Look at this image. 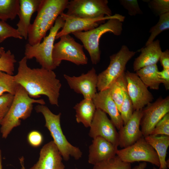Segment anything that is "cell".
<instances>
[{"label": "cell", "mask_w": 169, "mask_h": 169, "mask_svg": "<svg viewBox=\"0 0 169 169\" xmlns=\"http://www.w3.org/2000/svg\"><path fill=\"white\" fill-rule=\"evenodd\" d=\"M24 56L18 62L15 81L22 86L32 98L47 96L51 105L58 106L61 84L53 70L43 68L31 69Z\"/></svg>", "instance_id": "6da1fadb"}, {"label": "cell", "mask_w": 169, "mask_h": 169, "mask_svg": "<svg viewBox=\"0 0 169 169\" xmlns=\"http://www.w3.org/2000/svg\"><path fill=\"white\" fill-rule=\"evenodd\" d=\"M68 0H41L37 15L29 26L28 44L34 45L39 44L45 37L57 18L66 8Z\"/></svg>", "instance_id": "7a4b0ae2"}, {"label": "cell", "mask_w": 169, "mask_h": 169, "mask_svg": "<svg viewBox=\"0 0 169 169\" xmlns=\"http://www.w3.org/2000/svg\"><path fill=\"white\" fill-rule=\"evenodd\" d=\"M33 103L43 105L45 104L43 99L36 100L31 98L25 89L19 85L11 106L0 124L3 138H6L13 128L20 125L21 120H25L30 116Z\"/></svg>", "instance_id": "3957f363"}, {"label": "cell", "mask_w": 169, "mask_h": 169, "mask_svg": "<svg viewBox=\"0 0 169 169\" xmlns=\"http://www.w3.org/2000/svg\"><path fill=\"white\" fill-rule=\"evenodd\" d=\"M122 22L117 18H111L92 29L72 33L83 43L89 54L92 64H97L100 59L99 44L101 36L107 32L111 33L116 36L120 35L123 30Z\"/></svg>", "instance_id": "277c9868"}, {"label": "cell", "mask_w": 169, "mask_h": 169, "mask_svg": "<svg viewBox=\"0 0 169 169\" xmlns=\"http://www.w3.org/2000/svg\"><path fill=\"white\" fill-rule=\"evenodd\" d=\"M37 113L43 115L45 121V126L49 131L62 158L68 161L70 156L77 160L81 157L82 153L78 148L71 144L63 134L60 125L61 113L56 115L53 113L46 106L39 104L35 107Z\"/></svg>", "instance_id": "5b68a950"}, {"label": "cell", "mask_w": 169, "mask_h": 169, "mask_svg": "<svg viewBox=\"0 0 169 169\" xmlns=\"http://www.w3.org/2000/svg\"><path fill=\"white\" fill-rule=\"evenodd\" d=\"M64 21L59 16L56 20L54 25L50 29L48 35L43 38L39 44L31 45L26 44L25 47L24 57L27 59L35 58L41 67L53 70L57 67L52 59V52L57 34L63 27Z\"/></svg>", "instance_id": "8992f818"}, {"label": "cell", "mask_w": 169, "mask_h": 169, "mask_svg": "<svg viewBox=\"0 0 169 169\" xmlns=\"http://www.w3.org/2000/svg\"><path fill=\"white\" fill-rule=\"evenodd\" d=\"M136 53L123 45L118 52L110 56L108 67L97 76V89L99 91L109 88L125 72L127 63Z\"/></svg>", "instance_id": "52a82bcc"}, {"label": "cell", "mask_w": 169, "mask_h": 169, "mask_svg": "<svg viewBox=\"0 0 169 169\" xmlns=\"http://www.w3.org/2000/svg\"><path fill=\"white\" fill-rule=\"evenodd\" d=\"M54 44L52 52L54 63L57 67L62 61L67 60L77 65L88 63V59L83 50V46L76 42L69 34L61 36Z\"/></svg>", "instance_id": "ba28073f"}, {"label": "cell", "mask_w": 169, "mask_h": 169, "mask_svg": "<svg viewBox=\"0 0 169 169\" xmlns=\"http://www.w3.org/2000/svg\"><path fill=\"white\" fill-rule=\"evenodd\" d=\"M107 0H71L66 8L67 14L73 17L94 19L112 16Z\"/></svg>", "instance_id": "9c48e42d"}, {"label": "cell", "mask_w": 169, "mask_h": 169, "mask_svg": "<svg viewBox=\"0 0 169 169\" xmlns=\"http://www.w3.org/2000/svg\"><path fill=\"white\" fill-rule=\"evenodd\" d=\"M117 155L123 161L131 163L148 162L159 167L158 155L154 148L142 137L132 145L117 150Z\"/></svg>", "instance_id": "30bf717a"}, {"label": "cell", "mask_w": 169, "mask_h": 169, "mask_svg": "<svg viewBox=\"0 0 169 169\" xmlns=\"http://www.w3.org/2000/svg\"><path fill=\"white\" fill-rule=\"evenodd\" d=\"M140 126L143 136L151 134L158 122L169 112V97H160L155 101L151 102L142 110Z\"/></svg>", "instance_id": "8fae6325"}, {"label": "cell", "mask_w": 169, "mask_h": 169, "mask_svg": "<svg viewBox=\"0 0 169 169\" xmlns=\"http://www.w3.org/2000/svg\"><path fill=\"white\" fill-rule=\"evenodd\" d=\"M60 16L64 21L62 29L57 33L55 39L61 36L76 32L87 31L92 29L104 22L105 20L113 18L118 19L123 22L125 17L119 14L110 16H106L94 19H86L73 17L64 12Z\"/></svg>", "instance_id": "7c38bea8"}, {"label": "cell", "mask_w": 169, "mask_h": 169, "mask_svg": "<svg viewBox=\"0 0 169 169\" xmlns=\"http://www.w3.org/2000/svg\"><path fill=\"white\" fill-rule=\"evenodd\" d=\"M125 74L126 91L134 110H141L152 102L153 96L136 73L127 70L125 72Z\"/></svg>", "instance_id": "4fadbf2b"}, {"label": "cell", "mask_w": 169, "mask_h": 169, "mask_svg": "<svg viewBox=\"0 0 169 169\" xmlns=\"http://www.w3.org/2000/svg\"><path fill=\"white\" fill-rule=\"evenodd\" d=\"M90 127L89 135L91 138L100 136L116 147L119 146V134L116 128L106 114L101 110L96 109Z\"/></svg>", "instance_id": "5bb4252c"}, {"label": "cell", "mask_w": 169, "mask_h": 169, "mask_svg": "<svg viewBox=\"0 0 169 169\" xmlns=\"http://www.w3.org/2000/svg\"><path fill=\"white\" fill-rule=\"evenodd\" d=\"M97 76L94 67L87 73H83L79 76L64 75L70 89L76 93L82 95L84 99L91 100L97 93Z\"/></svg>", "instance_id": "9a60e30c"}, {"label": "cell", "mask_w": 169, "mask_h": 169, "mask_svg": "<svg viewBox=\"0 0 169 169\" xmlns=\"http://www.w3.org/2000/svg\"><path fill=\"white\" fill-rule=\"evenodd\" d=\"M142 113L141 110H135L128 122L118 130L119 146L125 148L143 137L140 129Z\"/></svg>", "instance_id": "2e32d148"}, {"label": "cell", "mask_w": 169, "mask_h": 169, "mask_svg": "<svg viewBox=\"0 0 169 169\" xmlns=\"http://www.w3.org/2000/svg\"><path fill=\"white\" fill-rule=\"evenodd\" d=\"M62 157L53 141L41 149L37 162L30 169H64Z\"/></svg>", "instance_id": "e0dca14e"}, {"label": "cell", "mask_w": 169, "mask_h": 169, "mask_svg": "<svg viewBox=\"0 0 169 169\" xmlns=\"http://www.w3.org/2000/svg\"><path fill=\"white\" fill-rule=\"evenodd\" d=\"M92 100L96 109L108 114L116 128L119 130L124 125V123L117 105L111 97L109 88L97 93Z\"/></svg>", "instance_id": "ac0fdd59"}, {"label": "cell", "mask_w": 169, "mask_h": 169, "mask_svg": "<svg viewBox=\"0 0 169 169\" xmlns=\"http://www.w3.org/2000/svg\"><path fill=\"white\" fill-rule=\"evenodd\" d=\"M89 147L88 161L94 165L116 155L118 147L105 138L98 136L93 139Z\"/></svg>", "instance_id": "d6986e66"}, {"label": "cell", "mask_w": 169, "mask_h": 169, "mask_svg": "<svg viewBox=\"0 0 169 169\" xmlns=\"http://www.w3.org/2000/svg\"><path fill=\"white\" fill-rule=\"evenodd\" d=\"M41 0H19L20 7L18 14L19 20L17 28L20 35L25 39H28L30 20L33 14L37 12Z\"/></svg>", "instance_id": "ffe728a7"}, {"label": "cell", "mask_w": 169, "mask_h": 169, "mask_svg": "<svg viewBox=\"0 0 169 169\" xmlns=\"http://www.w3.org/2000/svg\"><path fill=\"white\" fill-rule=\"evenodd\" d=\"M141 53L136 58L133 64L134 71L144 67L156 64L162 52L158 39L154 41L141 49Z\"/></svg>", "instance_id": "44dd1931"}, {"label": "cell", "mask_w": 169, "mask_h": 169, "mask_svg": "<svg viewBox=\"0 0 169 169\" xmlns=\"http://www.w3.org/2000/svg\"><path fill=\"white\" fill-rule=\"evenodd\" d=\"M144 138L158 155L160 162L159 169H167L169 167V162L166 160V157L169 146V136L149 135Z\"/></svg>", "instance_id": "7402d4cb"}, {"label": "cell", "mask_w": 169, "mask_h": 169, "mask_svg": "<svg viewBox=\"0 0 169 169\" xmlns=\"http://www.w3.org/2000/svg\"><path fill=\"white\" fill-rule=\"evenodd\" d=\"M76 111V120L86 128L90 127L96 108L92 100L84 99L74 107Z\"/></svg>", "instance_id": "603a6c76"}, {"label": "cell", "mask_w": 169, "mask_h": 169, "mask_svg": "<svg viewBox=\"0 0 169 169\" xmlns=\"http://www.w3.org/2000/svg\"><path fill=\"white\" fill-rule=\"evenodd\" d=\"M156 64L146 66L136 71V74L147 87L158 90L161 83L158 74Z\"/></svg>", "instance_id": "cb8c5ba5"}, {"label": "cell", "mask_w": 169, "mask_h": 169, "mask_svg": "<svg viewBox=\"0 0 169 169\" xmlns=\"http://www.w3.org/2000/svg\"><path fill=\"white\" fill-rule=\"evenodd\" d=\"M19 0H0V20H13L18 15Z\"/></svg>", "instance_id": "d4e9b609"}, {"label": "cell", "mask_w": 169, "mask_h": 169, "mask_svg": "<svg viewBox=\"0 0 169 169\" xmlns=\"http://www.w3.org/2000/svg\"><path fill=\"white\" fill-rule=\"evenodd\" d=\"M125 73L117 79L109 88L111 97L116 105L119 112L126 90Z\"/></svg>", "instance_id": "484cf974"}, {"label": "cell", "mask_w": 169, "mask_h": 169, "mask_svg": "<svg viewBox=\"0 0 169 169\" xmlns=\"http://www.w3.org/2000/svg\"><path fill=\"white\" fill-rule=\"evenodd\" d=\"M19 85L15 80L14 76L0 71V96L5 92L14 95Z\"/></svg>", "instance_id": "4316f807"}, {"label": "cell", "mask_w": 169, "mask_h": 169, "mask_svg": "<svg viewBox=\"0 0 169 169\" xmlns=\"http://www.w3.org/2000/svg\"><path fill=\"white\" fill-rule=\"evenodd\" d=\"M159 17L158 22L150 29L151 34L145 46L153 42L156 37L163 31L169 28V12L162 14Z\"/></svg>", "instance_id": "83f0119b"}, {"label": "cell", "mask_w": 169, "mask_h": 169, "mask_svg": "<svg viewBox=\"0 0 169 169\" xmlns=\"http://www.w3.org/2000/svg\"><path fill=\"white\" fill-rule=\"evenodd\" d=\"M131 164L122 161L116 155L94 165L93 169H131Z\"/></svg>", "instance_id": "f1b7e54d"}, {"label": "cell", "mask_w": 169, "mask_h": 169, "mask_svg": "<svg viewBox=\"0 0 169 169\" xmlns=\"http://www.w3.org/2000/svg\"><path fill=\"white\" fill-rule=\"evenodd\" d=\"M16 62L14 55L10 50L5 51L0 57V71L13 75Z\"/></svg>", "instance_id": "f546056e"}, {"label": "cell", "mask_w": 169, "mask_h": 169, "mask_svg": "<svg viewBox=\"0 0 169 169\" xmlns=\"http://www.w3.org/2000/svg\"><path fill=\"white\" fill-rule=\"evenodd\" d=\"M134 111L132 101L128 94L126 89L120 111L124 125L126 124L131 118Z\"/></svg>", "instance_id": "4dcf8cb0"}, {"label": "cell", "mask_w": 169, "mask_h": 169, "mask_svg": "<svg viewBox=\"0 0 169 169\" xmlns=\"http://www.w3.org/2000/svg\"><path fill=\"white\" fill-rule=\"evenodd\" d=\"M10 37L20 39L23 38L17 29L5 22L0 20V43Z\"/></svg>", "instance_id": "1f68e13d"}, {"label": "cell", "mask_w": 169, "mask_h": 169, "mask_svg": "<svg viewBox=\"0 0 169 169\" xmlns=\"http://www.w3.org/2000/svg\"><path fill=\"white\" fill-rule=\"evenodd\" d=\"M147 2L150 8L157 15L159 16L169 12L168 0H148Z\"/></svg>", "instance_id": "d6a6232c"}, {"label": "cell", "mask_w": 169, "mask_h": 169, "mask_svg": "<svg viewBox=\"0 0 169 169\" xmlns=\"http://www.w3.org/2000/svg\"><path fill=\"white\" fill-rule=\"evenodd\" d=\"M150 135L169 136V113L158 122Z\"/></svg>", "instance_id": "836d02e7"}, {"label": "cell", "mask_w": 169, "mask_h": 169, "mask_svg": "<svg viewBox=\"0 0 169 169\" xmlns=\"http://www.w3.org/2000/svg\"><path fill=\"white\" fill-rule=\"evenodd\" d=\"M119 2L130 16L143 14L137 0H120Z\"/></svg>", "instance_id": "e575fe53"}, {"label": "cell", "mask_w": 169, "mask_h": 169, "mask_svg": "<svg viewBox=\"0 0 169 169\" xmlns=\"http://www.w3.org/2000/svg\"><path fill=\"white\" fill-rule=\"evenodd\" d=\"M14 95L7 93L0 96V118L3 119L8 111Z\"/></svg>", "instance_id": "d590c367"}, {"label": "cell", "mask_w": 169, "mask_h": 169, "mask_svg": "<svg viewBox=\"0 0 169 169\" xmlns=\"http://www.w3.org/2000/svg\"><path fill=\"white\" fill-rule=\"evenodd\" d=\"M27 140L29 144L34 147L40 146L43 141V137L41 133L37 131H33L28 134Z\"/></svg>", "instance_id": "8d00e7d4"}, {"label": "cell", "mask_w": 169, "mask_h": 169, "mask_svg": "<svg viewBox=\"0 0 169 169\" xmlns=\"http://www.w3.org/2000/svg\"><path fill=\"white\" fill-rule=\"evenodd\" d=\"M159 77L161 83H163L166 90H169V69H163L158 72Z\"/></svg>", "instance_id": "74e56055"}, {"label": "cell", "mask_w": 169, "mask_h": 169, "mask_svg": "<svg viewBox=\"0 0 169 169\" xmlns=\"http://www.w3.org/2000/svg\"><path fill=\"white\" fill-rule=\"evenodd\" d=\"M163 69H169V50L167 49L162 52L159 60Z\"/></svg>", "instance_id": "f35d334b"}, {"label": "cell", "mask_w": 169, "mask_h": 169, "mask_svg": "<svg viewBox=\"0 0 169 169\" xmlns=\"http://www.w3.org/2000/svg\"><path fill=\"white\" fill-rule=\"evenodd\" d=\"M146 166V163L145 162H143L140 163L139 165L136 166L131 169H145Z\"/></svg>", "instance_id": "ab89813d"}, {"label": "cell", "mask_w": 169, "mask_h": 169, "mask_svg": "<svg viewBox=\"0 0 169 169\" xmlns=\"http://www.w3.org/2000/svg\"><path fill=\"white\" fill-rule=\"evenodd\" d=\"M21 166V169H25L24 165V158L23 156L19 158Z\"/></svg>", "instance_id": "60d3db41"}, {"label": "cell", "mask_w": 169, "mask_h": 169, "mask_svg": "<svg viewBox=\"0 0 169 169\" xmlns=\"http://www.w3.org/2000/svg\"><path fill=\"white\" fill-rule=\"evenodd\" d=\"M0 169H2V151L0 150Z\"/></svg>", "instance_id": "b9f144b4"}, {"label": "cell", "mask_w": 169, "mask_h": 169, "mask_svg": "<svg viewBox=\"0 0 169 169\" xmlns=\"http://www.w3.org/2000/svg\"><path fill=\"white\" fill-rule=\"evenodd\" d=\"M5 52L4 48L3 47H0V57L2 55L3 53Z\"/></svg>", "instance_id": "7bdbcfd3"}, {"label": "cell", "mask_w": 169, "mask_h": 169, "mask_svg": "<svg viewBox=\"0 0 169 169\" xmlns=\"http://www.w3.org/2000/svg\"><path fill=\"white\" fill-rule=\"evenodd\" d=\"M153 169H159H159H157V168H156V167H153Z\"/></svg>", "instance_id": "ee69618b"}, {"label": "cell", "mask_w": 169, "mask_h": 169, "mask_svg": "<svg viewBox=\"0 0 169 169\" xmlns=\"http://www.w3.org/2000/svg\"><path fill=\"white\" fill-rule=\"evenodd\" d=\"M2 119L0 118V124L1 122Z\"/></svg>", "instance_id": "f6af8a7d"}, {"label": "cell", "mask_w": 169, "mask_h": 169, "mask_svg": "<svg viewBox=\"0 0 169 169\" xmlns=\"http://www.w3.org/2000/svg\"><path fill=\"white\" fill-rule=\"evenodd\" d=\"M76 169H78L76 168Z\"/></svg>", "instance_id": "bcb514c9"}]
</instances>
